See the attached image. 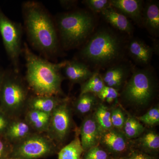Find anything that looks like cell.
I'll list each match as a JSON object with an SVG mask.
<instances>
[{
    "label": "cell",
    "mask_w": 159,
    "mask_h": 159,
    "mask_svg": "<svg viewBox=\"0 0 159 159\" xmlns=\"http://www.w3.org/2000/svg\"><path fill=\"white\" fill-rule=\"evenodd\" d=\"M81 159H115L104 148L98 145L84 152Z\"/></svg>",
    "instance_id": "27"
},
{
    "label": "cell",
    "mask_w": 159,
    "mask_h": 159,
    "mask_svg": "<svg viewBox=\"0 0 159 159\" xmlns=\"http://www.w3.org/2000/svg\"><path fill=\"white\" fill-rule=\"evenodd\" d=\"M77 132L73 141L58 151L57 159H81L84 150L82 148L79 134Z\"/></svg>",
    "instance_id": "21"
},
{
    "label": "cell",
    "mask_w": 159,
    "mask_h": 159,
    "mask_svg": "<svg viewBox=\"0 0 159 159\" xmlns=\"http://www.w3.org/2000/svg\"><path fill=\"white\" fill-rule=\"evenodd\" d=\"M22 12L26 33L31 45L46 57L57 53L58 39L56 25L48 12L40 3H23Z\"/></svg>",
    "instance_id": "1"
},
{
    "label": "cell",
    "mask_w": 159,
    "mask_h": 159,
    "mask_svg": "<svg viewBox=\"0 0 159 159\" xmlns=\"http://www.w3.org/2000/svg\"><path fill=\"white\" fill-rule=\"evenodd\" d=\"M83 3L94 12H100L111 6L110 0H85Z\"/></svg>",
    "instance_id": "29"
},
{
    "label": "cell",
    "mask_w": 159,
    "mask_h": 159,
    "mask_svg": "<svg viewBox=\"0 0 159 159\" xmlns=\"http://www.w3.org/2000/svg\"><path fill=\"white\" fill-rule=\"evenodd\" d=\"M0 33L7 55L14 71L18 73L21 46L22 27L20 24L9 19L0 9Z\"/></svg>",
    "instance_id": "8"
},
{
    "label": "cell",
    "mask_w": 159,
    "mask_h": 159,
    "mask_svg": "<svg viewBox=\"0 0 159 159\" xmlns=\"http://www.w3.org/2000/svg\"><path fill=\"white\" fill-rule=\"evenodd\" d=\"M97 100V97L94 94L85 93L80 95L75 103L76 112L80 115L87 113L94 107Z\"/></svg>",
    "instance_id": "26"
},
{
    "label": "cell",
    "mask_w": 159,
    "mask_h": 159,
    "mask_svg": "<svg viewBox=\"0 0 159 159\" xmlns=\"http://www.w3.org/2000/svg\"><path fill=\"white\" fill-rule=\"evenodd\" d=\"M58 150V146L47 135L34 133L12 145L10 159L44 158Z\"/></svg>",
    "instance_id": "7"
},
{
    "label": "cell",
    "mask_w": 159,
    "mask_h": 159,
    "mask_svg": "<svg viewBox=\"0 0 159 159\" xmlns=\"http://www.w3.org/2000/svg\"><path fill=\"white\" fill-rule=\"evenodd\" d=\"M125 120L124 114L121 109L117 107L113 110L111 112V121L113 127L119 129H122Z\"/></svg>",
    "instance_id": "31"
},
{
    "label": "cell",
    "mask_w": 159,
    "mask_h": 159,
    "mask_svg": "<svg viewBox=\"0 0 159 159\" xmlns=\"http://www.w3.org/2000/svg\"><path fill=\"white\" fill-rule=\"evenodd\" d=\"M138 120L148 125H157L159 122V109L153 107L146 113L138 117Z\"/></svg>",
    "instance_id": "28"
},
{
    "label": "cell",
    "mask_w": 159,
    "mask_h": 159,
    "mask_svg": "<svg viewBox=\"0 0 159 159\" xmlns=\"http://www.w3.org/2000/svg\"><path fill=\"white\" fill-rule=\"evenodd\" d=\"M120 159H157L156 157L140 150L131 149L127 155Z\"/></svg>",
    "instance_id": "33"
},
{
    "label": "cell",
    "mask_w": 159,
    "mask_h": 159,
    "mask_svg": "<svg viewBox=\"0 0 159 159\" xmlns=\"http://www.w3.org/2000/svg\"><path fill=\"white\" fill-rule=\"evenodd\" d=\"M34 133V130L25 119L16 118L11 119L3 136L13 145Z\"/></svg>",
    "instance_id": "16"
},
{
    "label": "cell",
    "mask_w": 159,
    "mask_h": 159,
    "mask_svg": "<svg viewBox=\"0 0 159 159\" xmlns=\"http://www.w3.org/2000/svg\"><path fill=\"white\" fill-rule=\"evenodd\" d=\"M142 25L149 34L157 37L159 34V5L158 2L148 1L144 5Z\"/></svg>",
    "instance_id": "15"
},
{
    "label": "cell",
    "mask_w": 159,
    "mask_h": 159,
    "mask_svg": "<svg viewBox=\"0 0 159 159\" xmlns=\"http://www.w3.org/2000/svg\"><path fill=\"white\" fill-rule=\"evenodd\" d=\"M104 86L101 75L98 72H94L92 77L81 84L80 95L85 93L97 95Z\"/></svg>",
    "instance_id": "23"
},
{
    "label": "cell",
    "mask_w": 159,
    "mask_h": 159,
    "mask_svg": "<svg viewBox=\"0 0 159 159\" xmlns=\"http://www.w3.org/2000/svg\"><path fill=\"white\" fill-rule=\"evenodd\" d=\"M26 61V80L34 95L59 96L63 77L61 71L66 61L54 63L38 56L24 43L22 49Z\"/></svg>",
    "instance_id": "2"
},
{
    "label": "cell",
    "mask_w": 159,
    "mask_h": 159,
    "mask_svg": "<svg viewBox=\"0 0 159 159\" xmlns=\"http://www.w3.org/2000/svg\"><path fill=\"white\" fill-rule=\"evenodd\" d=\"M51 114L32 110H26L25 120L36 133L43 134L48 130Z\"/></svg>",
    "instance_id": "20"
},
{
    "label": "cell",
    "mask_w": 159,
    "mask_h": 159,
    "mask_svg": "<svg viewBox=\"0 0 159 159\" xmlns=\"http://www.w3.org/2000/svg\"><path fill=\"white\" fill-rule=\"evenodd\" d=\"M55 24L62 46L71 49L80 45L90 36L95 21L89 12L77 10L59 15Z\"/></svg>",
    "instance_id": "4"
},
{
    "label": "cell",
    "mask_w": 159,
    "mask_h": 159,
    "mask_svg": "<svg viewBox=\"0 0 159 159\" xmlns=\"http://www.w3.org/2000/svg\"><path fill=\"white\" fill-rule=\"evenodd\" d=\"M11 119L6 114L0 110V135H4Z\"/></svg>",
    "instance_id": "34"
},
{
    "label": "cell",
    "mask_w": 159,
    "mask_h": 159,
    "mask_svg": "<svg viewBox=\"0 0 159 159\" xmlns=\"http://www.w3.org/2000/svg\"><path fill=\"white\" fill-rule=\"evenodd\" d=\"M12 147V144L0 135V159H10Z\"/></svg>",
    "instance_id": "32"
},
{
    "label": "cell",
    "mask_w": 159,
    "mask_h": 159,
    "mask_svg": "<svg viewBox=\"0 0 159 159\" xmlns=\"http://www.w3.org/2000/svg\"><path fill=\"white\" fill-rule=\"evenodd\" d=\"M122 129L126 139H134L140 136L144 132L145 127L139 120L129 115Z\"/></svg>",
    "instance_id": "25"
},
{
    "label": "cell",
    "mask_w": 159,
    "mask_h": 159,
    "mask_svg": "<svg viewBox=\"0 0 159 159\" xmlns=\"http://www.w3.org/2000/svg\"><path fill=\"white\" fill-rule=\"evenodd\" d=\"M71 123L70 111L68 100L66 99L51 113L46 135L58 146L67 137Z\"/></svg>",
    "instance_id": "9"
},
{
    "label": "cell",
    "mask_w": 159,
    "mask_h": 159,
    "mask_svg": "<svg viewBox=\"0 0 159 159\" xmlns=\"http://www.w3.org/2000/svg\"><path fill=\"white\" fill-rule=\"evenodd\" d=\"M132 73L122 93L123 99L133 105H147L153 98L156 89L153 70L145 67L142 69L134 68Z\"/></svg>",
    "instance_id": "6"
},
{
    "label": "cell",
    "mask_w": 159,
    "mask_h": 159,
    "mask_svg": "<svg viewBox=\"0 0 159 159\" xmlns=\"http://www.w3.org/2000/svg\"><path fill=\"white\" fill-rule=\"evenodd\" d=\"M100 13L107 22L117 30L129 34L133 31V26L128 18L112 6Z\"/></svg>",
    "instance_id": "19"
},
{
    "label": "cell",
    "mask_w": 159,
    "mask_h": 159,
    "mask_svg": "<svg viewBox=\"0 0 159 159\" xmlns=\"http://www.w3.org/2000/svg\"><path fill=\"white\" fill-rule=\"evenodd\" d=\"M62 69L66 77L74 83H83L93 74L85 63L77 60L66 61Z\"/></svg>",
    "instance_id": "17"
},
{
    "label": "cell",
    "mask_w": 159,
    "mask_h": 159,
    "mask_svg": "<svg viewBox=\"0 0 159 159\" xmlns=\"http://www.w3.org/2000/svg\"><path fill=\"white\" fill-rule=\"evenodd\" d=\"M66 99H61L59 96H38L29 97L27 104V110H32L51 114L53 111Z\"/></svg>",
    "instance_id": "18"
},
{
    "label": "cell",
    "mask_w": 159,
    "mask_h": 159,
    "mask_svg": "<svg viewBox=\"0 0 159 159\" xmlns=\"http://www.w3.org/2000/svg\"><path fill=\"white\" fill-rule=\"evenodd\" d=\"M94 117L101 133L113 129L111 112L107 107L100 104L96 111Z\"/></svg>",
    "instance_id": "24"
},
{
    "label": "cell",
    "mask_w": 159,
    "mask_h": 159,
    "mask_svg": "<svg viewBox=\"0 0 159 159\" xmlns=\"http://www.w3.org/2000/svg\"><path fill=\"white\" fill-rule=\"evenodd\" d=\"M100 142L115 159L125 157L131 150L124 134L113 129L101 133Z\"/></svg>",
    "instance_id": "10"
},
{
    "label": "cell",
    "mask_w": 159,
    "mask_h": 159,
    "mask_svg": "<svg viewBox=\"0 0 159 159\" xmlns=\"http://www.w3.org/2000/svg\"><path fill=\"white\" fill-rule=\"evenodd\" d=\"M14 72L5 74L0 88V109L11 119L19 118L27 109L29 98L27 88Z\"/></svg>",
    "instance_id": "5"
},
{
    "label": "cell",
    "mask_w": 159,
    "mask_h": 159,
    "mask_svg": "<svg viewBox=\"0 0 159 159\" xmlns=\"http://www.w3.org/2000/svg\"><path fill=\"white\" fill-rule=\"evenodd\" d=\"M129 56L137 64L147 67L151 61L154 50L143 41L132 39L126 46Z\"/></svg>",
    "instance_id": "13"
},
{
    "label": "cell",
    "mask_w": 159,
    "mask_h": 159,
    "mask_svg": "<svg viewBox=\"0 0 159 159\" xmlns=\"http://www.w3.org/2000/svg\"><path fill=\"white\" fill-rule=\"evenodd\" d=\"M111 6L127 18L131 19L139 26H142L144 2L142 0H110Z\"/></svg>",
    "instance_id": "14"
},
{
    "label": "cell",
    "mask_w": 159,
    "mask_h": 159,
    "mask_svg": "<svg viewBox=\"0 0 159 159\" xmlns=\"http://www.w3.org/2000/svg\"><path fill=\"white\" fill-rule=\"evenodd\" d=\"M80 142L84 152L98 145L101 131L94 117L86 118L80 129Z\"/></svg>",
    "instance_id": "12"
},
{
    "label": "cell",
    "mask_w": 159,
    "mask_h": 159,
    "mask_svg": "<svg viewBox=\"0 0 159 159\" xmlns=\"http://www.w3.org/2000/svg\"><path fill=\"white\" fill-rule=\"evenodd\" d=\"M141 151L155 157L159 149V136L154 131L148 132L144 134L140 139Z\"/></svg>",
    "instance_id": "22"
},
{
    "label": "cell",
    "mask_w": 159,
    "mask_h": 159,
    "mask_svg": "<svg viewBox=\"0 0 159 159\" xmlns=\"http://www.w3.org/2000/svg\"><path fill=\"white\" fill-rule=\"evenodd\" d=\"M0 110H1V109H0Z\"/></svg>",
    "instance_id": "37"
},
{
    "label": "cell",
    "mask_w": 159,
    "mask_h": 159,
    "mask_svg": "<svg viewBox=\"0 0 159 159\" xmlns=\"http://www.w3.org/2000/svg\"><path fill=\"white\" fill-rule=\"evenodd\" d=\"M77 1H60L61 5L65 9H69L73 8L76 5Z\"/></svg>",
    "instance_id": "35"
},
{
    "label": "cell",
    "mask_w": 159,
    "mask_h": 159,
    "mask_svg": "<svg viewBox=\"0 0 159 159\" xmlns=\"http://www.w3.org/2000/svg\"><path fill=\"white\" fill-rule=\"evenodd\" d=\"M5 74L3 73L2 71L0 70V88L2 85V82L3 78H4Z\"/></svg>",
    "instance_id": "36"
},
{
    "label": "cell",
    "mask_w": 159,
    "mask_h": 159,
    "mask_svg": "<svg viewBox=\"0 0 159 159\" xmlns=\"http://www.w3.org/2000/svg\"><path fill=\"white\" fill-rule=\"evenodd\" d=\"M125 47L119 34L108 28H101L91 35L80 50V56L94 66L108 68L122 61Z\"/></svg>",
    "instance_id": "3"
},
{
    "label": "cell",
    "mask_w": 159,
    "mask_h": 159,
    "mask_svg": "<svg viewBox=\"0 0 159 159\" xmlns=\"http://www.w3.org/2000/svg\"><path fill=\"white\" fill-rule=\"evenodd\" d=\"M97 95L102 101H106L110 103L119 97V94L118 91L116 89L105 85L102 90Z\"/></svg>",
    "instance_id": "30"
},
{
    "label": "cell",
    "mask_w": 159,
    "mask_h": 159,
    "mask_svg": "<svg viewBox=\"0 0 159 159\" xmlns=\"http://www.w3.org/2000/svg\"><path fill=\"white\" fill-rule=\"evenodd\" d=\"M133 69L129 64L122 61L107 68L101 77L105 85L119 91Z\"/></svg>",
    "instance_id": "11"
}]
</instances>
